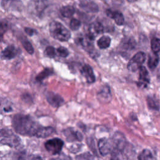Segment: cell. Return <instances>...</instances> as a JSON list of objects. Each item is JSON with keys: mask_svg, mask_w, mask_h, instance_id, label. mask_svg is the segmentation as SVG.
<instances>
[{"mask_svg": "<svg viewBox=\"0 0 160 160\" xmlns=\"http://www.w3.org/2000/svg\"><path fill=\"white\" fill-rule=\"evenodd\" d=\"M8 22L6 19H2L0 21V41L2 40L4 34L8 29Z\"/></svg>", "mask_w": 160, "mask_h": 160, "instance_id": "29", "label": "cell"}, {"mask_svg": "<svg viewBox=\"0 0 160 160\" xmlns=\"http://www.w3.org/2000/svg\"><path fill=\"white\" fill-rule=\"evenodd\" d=\"M21 139L14 133L8 137L2 138L0 140V144L7 145L11 148H18L21 146Z\"/></svg>", "mask_w": 160, "mask_h": 160, "instance_id": "10", "label": "cell"}, {"mask_svg": "<svg viewBox=\"0 0 160 160\" xmlns=\"http://www.w3.org/2000/svg\"><path fill=\"white\" fill-rule=\"evenodd\" d=\"M159 62V56L157 53H154L149 56L148 65L150 69H154Z\"/></svg>", "mask_w": 160, "mask_h": 160, "instance_id": "22", "label": "cell"}, {"mask_svg": "<svg viewBox=\"0 0 160 160\" xmlns=\"http://www.w3.org/2000/svg\"><path fill=\"white\" fill-rule=\"evenodd\" d=\"M111 160H119V159L116 156H112Z\"/></svg>", "mask_w": 160, "mask_h": 160, "instance_id": "39", "label": "cell"}, {"mask_svg": "<svg viewBox=\"0 0 160 160\" xmlns=\"http://www.w3.org/2000/svg\"><path fill=\"white\" fill-rule=\"evenodd\" d=\"M151 47L154 53H158L160 51V39L157 38L152 39L151 42Z\"/></svg>", "mask_w": 160, "mask_h": 160, "instance_id": "28", "label": "cell"}, {"mask_svg": "<svg viewBox=\"0 0 160 160\" xmlns=\"http://www.w3.org/2000/svg\"><path fill=\"white\" fill-rule=\"evenodd\" d=\"M136 45L135 41L134 39L131 38H126L122 40L121 46L122 48L126 50H131Z\"/></svg>", "mask_w": 160, "mask_h": 160, "instance_id": "24", "label": "cell"}, {"mask_svg": "<svg viewBox=\"0 0 160 160\" xmlns=\"http://www.w3.org/2000/svg\"><path fill=\"white\" fill-rule=\"evenodd\" d=\"M139 85L146 86L149 82L148 72L146 68L144 66H141L139 69Z\"/></svg>", "mask_w": 160, "mask_h": 160, "instance_id": "18", "label": "cell"}, {"mask_svg": "<svg viewBox=\"0 0 160 160\" xmlns=\"http://www.w3.org/2000/svg\"><path fill=\"white\" fill-rule=\"evenodd\" d=\"M31 160H42V158L41 156H34Z\"/></svg>", "mask_w": 160, "mask_h": 160, "instance_id": "38", "label": "cell"}, {"mask_svg": "<svg viewBox=\"0 0 160 160\" xmlns=\"http://www.w3.org/2000/svg\"><path fill=\"white\" fill-rule=\"evenodd\" d=\"M81 74L86 78L88 82L92 83L95 81V76L93 70L89 65L86 64L82 68Z\"/></svg>", "mask_w": 160, "mask_h": 160, "instance_id": "16", "label": "cell"}, {"mask_svg": "<svg viewBox=\"0 0 160 160\" xmlns=\"http://www.w3.org/2000/svg\"><path fill=\"white\" fill-rule=\"evenodd\" d=\"M18 51L16 47L13 45H9L7 46L1 52V58L3 59H11L15 58L17 55Z\"/></svg>", "mask_w": 160, "mask_h": 160, "instance_id": "14", "label": "cell"}, {"mask_svg": "<svg viewBox=\"0 0 160 160\" xmlns=\"http://www.w3.org/2000/svg\"><path fill=\"white\" fill-rule=\"evenodd\" d=\"M52 74H53V70L51 68H46L44 69L41 72H40L36 76V81L39 82H42L44 81V79L50 76Z\"/></svg>", "mask_w": 160, "mask_h": 160, "instance_id": "20", "label": "cell"}, {"mask_svg": "<svg viewBox=\"0 0 160 160\" xmlns=\"http://www.w3.org/2000/svg\"><path fill=\"white\" fill-rule=\"evenodd\" d=\"M81 8L89 12H96L98 11V7L96 4L90 0H82L80 4Z\"/></svg>", "mask_w": 160, "mask_h": 160, "instance_id": "17", "label": "cell"}, {"mask_svg": "<svg viewBox=\"0 0 160 160\" xmlns=\"http://www.w3.org/2000/svg\"><path fill=\"white\" fill-rule=\"evenodd\" d=\"M69 26H70V28L73 31L78 30L81 26V22L78 19L73 18L70 21Z\"/></svg>", "mask_w": 160, "mask_h": 160, "instance_id": "32", "label": "cell"}, {"mask_svg": "<svg viewBox=\"0 0 160 160\" xmlns=\"http://www.w3.org/2000/svg\"><path fill=\"white\" fill-rule=\"evenodd\" d=\"M98 147L99 151L102 156L108 155L114 149L112 140L107 139L106 138H102L99 140Z\"/></svg>", "mask_w": 160, "mask_h": 160, "instance_id": "8", "label": "cell"}, {"mask_svg": "<svg viewBox=\"0 0 160 160\" xmlns=\"http://www.w3.org/2000/svg\"><path fill=\"white\" fill-rule=\"evenodd\" d=\"M55 129L54 128L51 126H42L40 129L37 138H45L54 133Z\"/></svg>", "mask_w": 160, "mask_h": 160, "instance_id": "19", "label": "cell"}, {"mask_svg": "<svg viewBox=\"0 0 160 160\" xmlns=\"http://www.w3.org/2000/svg\"><path fill=\"white\" fill-rule=\"evenodd\" d=\"M67 141L70 142L80 141L82 139V135L78 131L71 128H68L62 131Z\"/></svg>", "mask_w": 160, "mask_h": 160, "instance_id": "11", "label": "cell"}, {"mask_svg": "<svg viewBox=\"0 0 160 160\" xmlns=\"http://www.w3.org/2000/svg\"><path fill=\"white\" fill-rule=\"evenodd\" d=\"M129 2H135L136 0H127Z\"/></svg>", "mask_w": 160, "mask_h": 160, "instance_id": "40", "label": "cell"}, {"mask_svg": "<svg viewBox=\"0 0 160 160\" xmlns=\"http://www.w3.org/2000/svg\"><path fill=\"white\" fill-rule=\"evenodd\" d=\"M44 52L46 56L50 58H53L56 56V49L52 46H48L46 48Z\"/></svg>", "mask_w": 160, "mask_h": 160, "instance_id": "31", "label": "cell"}, {"mask_svg": "<svg viewBox=\"0 0 160 160\" xmlns=\"http://www.w3.org/2000/svg\"><path fill=\"white\" fill-rule=\"evenodd\" d=\"M138 160H155L152 152L149 149H144L138 156Z\"/></svg>", "mask_w": 160, "mask_h": 160, "instance_id": "25", "label": "cell"}, {"mask_svg": "<svg viewBox=\"0 0 160 160\" xmlns=\"http://www.w3.org/2000/svg\"><path fill=\"white\" fill-rule=\"evenodd\" d=\"M97 96L100 102L104 103L109 102L111 99V93L109 86L107 85L102 86L98 91Z\"/></svg>", "mask_w": 160, "mask_h": 160, "instance_id": "12", "label": "cell"}, {"mask_svg": "<svg viewBox=\"0 0 160 160\" xmlns=\"http://www.w3.org/2000/svg\"><path fill=\"white\" fill-rule=\"evenodd\" d=\"M48 6V0H30L28 4V9L31 15L41 18Z\"/></svg>", "mask_w": 160, "mask_h": 160, "instance_id": "3", "label": "cell"}, {"mask_svg": "<svg viewBox=\"0 0 160 160\" xmlns=\"http://www.w3.org/2000/svg\"><path fill=\"white\" fill-rule=\"evenodd\" d=\"M98 46L100 49H106L111 44V38L107 36H102L97 42Z\"/></svg>", "mask_w": 160, "mask_h": 160, "instance_id": "23", "label": "cell"}, {"mask_svg": "<svg viewBox=\"0 0 160 160\" xmlns=\"http://www.w3.org/2000/svg\"><path fill=\"white\" fill-rule=\"evenodd\" d=\"M21 43L24 47V48L26 49V51L30 54H32L34 53V48L31 44V43L25 38L21 39Z\"/></svg>", "mask_w": 160, "mask_h": 160, "instance_id": "27", "label": "cell"}, {"mask_svg": "<svg viewBox=\"0 0 160 160\" xmlns=\"http://www.w3.org/2000/svg\"><path fill=\"white\" fill-rule=\"evenodd\" d=\"M60 12L63 17L70 18L74 14L75 9L73 6L70 5L64 6L61 8Z\"/></svg>", "mask_w": 160, "mask_h": 160, "instance_id": "21", "label": "cell"}, {"mask_svg": "<svg viewBox=\"0 0 160 160\" xmlns=\"http://www.w3.org/2000/svg\"><path fill=\"white\" fill-rule=\"evenodd\" d=\"M106 14L108 17L113 19L116 24L121 26L124 24V19L122 14L118 11H112L111 9L106 10Z\"/></svg>", "mask_w": 160, "mask_h": 160, "instance_id": "15", "label": "cell"}, {"mask_svg": "<svg viewBox=\"0 0 160 160\" xmlns=\"http://www.w3.org/2000/svg\"><path fill=\"white\" fill-rule=\"evenodd\" d=\"M104 31V28L99 22H94L92 23L89 28L88 36L93 40L98 34L102 33Z\"/></svg>", "mask_w": 160, "mask_h": 160, "instance_id": "13", "label": "cell"}, {"mask_svg": "<svg viewBox=\"0 0 160 160\" xmlns=\"http://www.w3.org/2000/svg\"><path fill=\"white\" fill-rule=\"evenodd\" d=\"M12 126L15 132L20 135L37 138L42 126L29 115L16 114L12 119Z\"/></svg>", "mask_w": 160, "mask_h": 160, "instance_id": "1", "label": "cell"}, {"mask_svg": "<svg viewBox=\"0 0 160 160\" xmlns=\"http://www.w3.org/2000/svg\"><path fill=\"white\" fill-rule=\"evenodd\" d=\"M51 36L60 41H68L71 38L70 31L61 23L53 21L49 24Z\"/></svg>", "mask_w": 160, "mask_h": 160, "instance_id": "2", "label": "cell"}, {"mask_svg": "<svg viewBox=\"0 0 160 160\" xmlns=\"http://www.w3.org/2000/svg\"><path fill=\"white\" fill-rule=\"evenodd\" d=\"M49 160H71V159L69 156H67L66 155H61L56 158H52Z\"/></svg>", "mask_w": 160, "mask_h": 160, "instance_id": "37", "label": "cell"}, {"mask_svg": "<svg viewBox=\"0 0 160 160\" xmlns=\"http://www.w3.org/2000/svg\"><path fill=\"white\" fill-rule=\"evenodd\" d=\"M0 109L4 112H9L12 111V107L9 102L6 99L0 98Z\"/></svg>", "mask_w": 160, "mask_h": 160, "instance_id": "26", "label": "cell"}, {"mask_svg": "<svg viewBox=\"0 0 160 160\" xmlns=\"http://www.w3.org/2000/svg\"><path fill=\"white\" fill-rule=\"evenodd\" d=\"M111 140L114 150L117 151H121L124 149L126 144V141L124 135L122 133L116 132L114 134Z\"/></svg>", "mask_w": 160, "mask_h": 160, "instance_id": "9", "label": "cell"}, {"mask_svg": "<svg viewBox=\"0 0 160 160\" xmlns=\"http://www.w3.org/2000/svg\"><path fill=\"white\" fill-rule=\"evenodd\" d=\"M147 104L149 109L152 110H158L159 109V105L156 100H155L152 97L148 96L147 98Z\"/></svg>", "mask_w": 160, "mask_h": 160, "instance_id": "30", "label": "cell"}, {"mask_svg": "<svg viewBox=\"0 0 160 160\" xmlns=\"http://www.w3.org/2000/svg\"><path fill=\"white\" fill-rule=\"evenodd\" d=\"M146 59V54L143 52H137L129 61L128 69L130 71H136L142 66Z\"/></svg>", "mask_w": 160, "mask_h": 160, "instance_id": "5", "label": "cell"}, {"mask_svg": "<svg viewBox=\"0 0 160 160\" xmlns=\"http://www.w3.org/2000/svg\"><path fill=\"white\" fill-rule=\"evenodd\" d=\"M13 134L12 131L8 128L0 127V138H4Z\"/></svg>", "mask_w": 160, "mask_h": 160, "instance_id": "33", "label": "cell"}, {"mask_svg": "<svg viewBox=\"0 0 160 160\" xmlns=\"http://www.w3.org/2000/svg\"><path fill=\"white\" fill-rule=\"evenodd\" d=\"M24 31L27 34H28L29 36H31L36 32V30H34L32 28H25Z\"/></svg>", "mask_w": 160, "mask_h": 160, "instance_id": "36", "label": "cell"}, {"mask_svg": "<svg viewBox=\"0 0 160 160\" xmlns=\"http://www.w3.org/2000/svg\"><path fill=\"white\" fill-rule=\"evenodd\" d=\"M45 96L48 102L53 108H59L64 102L63 98L59 94L52 91H46Z\"/></svg>", "mask_w": 160, "mask_h": 160, "instance_id": "7", "label": "cell"}, {"mask_svg": "<svg viewBox=\"0 0 160 160\" xmlns=\"http://www.w3.org/2000/svg\"><path fill=\"white\" fill-rule=\"evenodd\" d=\"M57 53L58 54V55L62 58H66L69 55V51L68 50L64 48V47H59L57 49H56Z\"/></svg>", "mask_w": 160, "mask_h": 160, "instance_id": "34", "label": "cell"}, {"mask_svg": "<svg viewBox=\"0 0 160 160\" xmlns=\"http://www.w3.org/2000/svg\"><path fill=\"white\" fill-rule=\"evenodd\" d=\"M64 146V142L59 138H52L46 141L44 143L45 149L49 153L55 155L59 154Z\"/></svg>", "mask_w": 160, "mask_h": 160, "instance_id": "4", "label": "cell"}, {"mask_svg": "<svg viewBox=\"0 0 160 160\" xmlns=\"http://www.w3.org/2000/svg\"><path fill=\"white\" fill-rule=\"evenodd\" d=\"M81 144H74L73 145H72L70 148H69V151L73 153L77 152L78 151H79L81 149Z\"/></svg>", "mask_w": 160, "mask_h": 160, "instance_id": "35", "label": "cell"}, {"mask_svg": "<svg viewBox=\"0 0 160 160\" xmlns=\"http://www.w3.org/2000/svg\"><path fill=\"white\" fill-rule=\"evenodd\" d=\"M1 4L6 11H21L23 8V4L21 0H1Z\"/></svg>", "mask_w": 160, "mask_h": 160, "instance_id": "6", "label": "cell"}]
</instances>
